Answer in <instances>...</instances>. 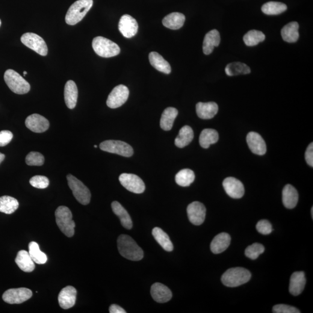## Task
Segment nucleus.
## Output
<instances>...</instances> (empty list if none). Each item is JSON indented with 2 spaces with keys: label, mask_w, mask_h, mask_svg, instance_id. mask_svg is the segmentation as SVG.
<instances>
[{
  "label": "nucleus",
  "mask_w": 313,
  "mask_h": 313,
  "mask_svg": "<svg viewBox=\"0 0 313 313\" xmlns=\"http://www.w3.org/2000/svg\"><path fill=\"white\" fill-rule=\"evenodd\" d=\"M118 250L121 255L132 261H139L143 258V251L128 235L119 236L117 240Z\"/></svg>",
  "instance_id": "nucleus-1"
},
{
  "label": "nucleus",
  "mask_w": 313,
  "mask_h": 313,
  "mask_svg": "<svg viewBox=\"0 0 313 313\" xmlns=\"http://www.w3.org/2000/svg\"><path fill=\"white\" fill-rule=\"evenodd\" d=\"M93 5V0H78L68 10L65 20L67 25H75L86 16Z\"/></svg>",
  "instance_id": "nucleus-2"
},
{
  "label": "nucleus",
  "mask_w": 313,
  "mask_h": 313,
  "mask_svg": "<svg viewBox=\"0 0 313 313\" xmlns=\"http://www.w3.org/2000/svg\"><path fill=\"white\" fill-rule=\"evenodd\" d=\"M251 278L249 270L242 267L229 268L222 276L221 282L228 287H237L249 282Z\"/></svg>",
  "instance_id": "nucleus-3"
},
{
  "label": "nucleus",
  "mask_w": 313,
  "mask_h": 313,
  "mask_svg": "<svg viewBox=\"0 0 313 313\" xmlns=\"http://www.w3.org/2000/svg\"><path fill=\"white\" fill-rule=\"evenodd\" d=\"M56 221L61 232L68 237L75 235L76 224L73 220V215L69 208L60 206L55 211Z\"/></svg>",
  "instance_id": "nucleus-4"
},
{
  "label": "nucleus",
  "mask_w": 313,
  "mask_h": 313,
  "mask_svg": "<svg viewBox=\"0 0 313 313\" xmlns=\"http://www.w3.org/2000/svg\"><path fill=\"white\" fill-rule=\"evenodd\" d=\"M93 48L97 55L103 58L113 57L120 52V48L117 44L101 36L94 38Z\"/></svg>",
  "instance_id": "nucleus-5"
},
{
  "label": "nucleus",
  "mask_w": 313,
  "mask_h": 313,
  "mask_svg": "<svg viewBox=\"0 0 313 313\" xmlns=\"http://www.w3.org/2000/svg\"><path fill=\"white\" fill-rule=\"evenodd\" d=\"M4 80L13 93L19 94H27L31 90V85L18 73L12 69L5 72Z\"/></svg>",
  "instance_id": "nucleus-6"
},
{
  "label": "nucleus",
  "mask_w": 313,
  "mask_h": 313,
  "mask_svg": "<svg viewBox=\"0 0 313 313\" xmlns=\"http://www.w3.org/2000/svg\"><path fill=\"white\" fill-rule=\"evenodd\" d=\"M67 179L68 185L76 199L82 205H88L90 203L91 198L89 189L83 183L71 174L67 175Z\"/></svg>",
  "instance_id": "nucleus-7"
},
{
  "label": "nucleus",
  "mask_w": 313,
  "mask_h": 313,
  "mask_svg": "<svg viewBox=\"0 0 313 313\" xmlns=\"http://www.w3.org/2000/svg\"><path fill=\"white\" fill-rule=\"evenodd\" d=\"M100 149L106 152L114 153L125 157H130L134 154L131 146L121 141L109 140L100 144Z\"/></svg>",
  "instance_id": "nucleus-8"
},
{
  "label": "nucleus",
  "mask_w": 313,
  "mask_h": 313,
  "mask_svg": "<svg viewBox=\"0 0 313 313\" xmlns=\"http://www.w3.org/2000/svg\"><path fill=\"white\" fill-rule=\"evenodd\" d=\"M20 40L25 46L41 56H46L48 54L46 43L40 35L32 32H26L22 35Z\"/></svg>",
  "instance_id": "nucleus-9"
},
{
  "label": "nucleus",
  "mask_w": 313,
  "mask_h": 313,
  "mask_svg": "<svg viewBox=\"0 0 313 313\" xmlns=\"http://www.w3.org/2000/svg\"><path fill=\"white\" fill-rule=\"evenodd\" d=\"M119 181L126 190L136 194H141L145 190V185L140 177L134 174L122 173Z\"/></svg>",
  "instance_id": "nucleus-10"
},
{
  "label": "nucleus",
  "mask_w": 313,
  "mask_h": 313,
  "mask_svg": "<svg viewBox=\"0 0 313 313\" xmlns=\"http://www.w3.org/2000/svg\"><path fill=\"white\" fill-rule=\"evenodd\" d=\"M32 295V291L28 288L10 289L3 294L2 299L9 304H20L31 299Z\"/></svg>",
  "instance_id": "nucleus-11"
},
{
  "label": "nucleus",
  "mask_w": 313,
  "mask_h": 313,
  "mask_svg": "<svg viewBox=\"0 0 313 313\" xmlns=\"http://www.w3.org/2000/svg\"><path fill=\"white\" fill-rule=\"evenodd\" d=\"M129 94L128 88L125 85H118L109 94L106 103L108 107L111 109L120 108L128 100Z\"/></svg>",
  "instance_id": "nucleus-12"
},
{
  "label": "nucleus",
  "mask_w": 313,
  "mask_h": 313,
  "mask_svg": "<svg viewBox=\"0 0 313 313\" xmlns=\"http://www.w3.org/2000/svg\"><path fill=\"white\" fill-rule=\"evenodd\" d=\"M187 212L189 220L194 225H201L205 220L206 208L202 203L194 202L190 203Z\"/></svg>",
  "instance_id": "nucleus-13"
},
{
  "label": "nucleus",
  "mask_w": 313,
  "mask_h": 313,
  "mask_svg": "<svg viewBox=\"0 0 313 313\" xmlns=\"http://www.w3.org/2000/svg\"><path fill=\"white\" fill-rule=\"evenodd\" d=\"M138 23L134 17L129 15H124L121 17L119 23V29L124 37L132 38L137 34L138 31Z\"/></svg>",
  "instance_id": "nucleus-14"
},
{
  "label": "nucleus",
  "mask_w": 313,
  "mask_h": 313,
  "mask_svg": "<svg viewBox=\"0 0 313 313\" xmlns=\"http://www.w3.org/2000/svg\"><path fill=\"white\" fill-rule=\"evenodd\" d=\"M223 187L227 195L233 199H241L244 196L245 190L243 184L233 177H229L224 179Z\"/></svg>",
  "instance_id": "nucleus-15"
},
{
  "label": "nucleus",
  "mask_w": 313,
  "mask_h": 313,
  "mask_svg": "<svg viewBox=\"0 0 313 313\" xmlns=\"http://www.w3.org/2000/svg\"><path fill=\"white\" fill-rule=\"evenodd\" d=\"M25 125L28 129L35 133L46 132L49 127L48 120L38 114H33L28 116L26 119Z\"/></svg>",
  "instance_id": "nucleus-16"
},
{
  "label": "nucleus",
  "mask_w": 313,
  "mask_h": 313,
  "mask_svg": "<svg viewBox=\"0 0 313 313\" xmlns=\"http://www.w3.org/2000/svg\"><path fill=\"white\" fill-rule=\"evenodd\" d=\"M247 141L249 148L254 154L262 156L266 152L265 141L258 133L250 132L247 135Z\"/></svg>",
  "instance_id": "nucleus-17"
},
{
  "label": "nucleus",
  "mask_w": 313,
  "mask_h": 313,
  "mask_svg": "<svg viewBox=\"0 0 313 313\" xmlns=\"http://www.w3.org/2000/svg\"><path fill=\"white\" fill-rule=\"evenodd\" d=\"M77 290L72 286H67L62 289L58 296V302L62 308L69 309L75 306L76 302Z\"/></svg>",
  "instance_id": "nucleus-18"
},
{
  "label": "nucleus",
  "mask_w": 313,
  "mask_h": 313,
  "mask_svg": "<svg viewBox=\"0 0 313 313\" xmlns=\"http://www.w3.org/2000/svg\"><path fill=\"white\" fill-rule=\"evenodd\" d=\"M151 295L153 299L158 303H166L172 299V292L161 283L156 282L152 286Z\"/></svg>",
  "instance_id": "nucleus-19"
},
{
  "label": "nucleus",
  "mask_w": 313,
  "mask_h": 313,
  "mask_svg": "<svg viewBox=\"0 0 313 313\" xmlns=\"http://www.w3.org/2000/svg\"><path fill=\"white\" fill-rule=\"evenodd\" d=\"M306 283L305 273L297 271L292 274L289 283V291L294 296H298L304 290Z\"/></svg>",
  "instance_id": "nucleus-20"
},
{
  "label": "nucleus",
  "mask_w": 313,
  "mask_h": 313,
  "mask_svg": "<svg viewBox=\"0 0 313 313\" xmlns=\"http://www.w3.org/2000/svg\"><path fill=\"white\" fill-rule=\"evenodd\" d=\"M218 106L216 103L211 102L207 103L199 102L196 105L197 116L200 119L209 120L214 118L218 113Z\"/></svg>",
  "instance_id": "nucleus-21"
},
{
  "label": "nucleus",
  "mask_w": 313,
  "mask_h": 313,
  "mask_svg": "<svg viewBox=\"0 0 313 313\" xmlns=\"http://www.w3.org/2000/svg\"><path fill=\"white\" fill-rule=\"evenodd\" d=\"M64 101L67 107L73 109L76 107L78 98V88L75 82L67 81L64 90Z\"/></svg>",
  "instance_id": "nucleus-22"
},
{
  "label": "nucleus",
  "mask_w": 313,
  "mask_h": 313,
  "mask_svg": "<svg viewBox=\"0 0 313 313\" xmlns=\"http://www.w3.org/2000/svg\"><path fill=\"white\" fill-rule=\"evenodd\" d=\"M220 43L219 32L217 30H212L205 35L203 41V54L208 55L213 52L215 47L219 46Z\"/></svg>",
  "instance_id": "nucleus-23"
},
{
  "label": "nucleus",
  "mask_w": 313,
  "mask_h": 313,
  "mask_svg": "<svg viewBox=\"0 0 313 313\" xmlns=\"http://www.w3.org/2000/svg\"><path fill=\"white\" fill-rule=\"evenodd\" d=\"M231 237L226 233H221L213 239L211 243V250L215 254L226 250L230 246Z\"/></svg>",
  "instance_id": "nucleus-24"
},
{
  "label": "nucleus",
  "mask_w": 313,
  "mask_h": 313,
  "mask_svg": "<svg viewBox=\"0 0 313 313\" xmlns=\"http://www.w3.org/2000/svg\"><path fill=\"white\" fill-rule=\"evenodd\" d=\"M299 196L297 189L291 185H286L282 190V203L288 209H293L297 206Z\"/></svg>",
  "instance_id": "nucleus-25"
},
{
  "label": "nucleus",
  "mask_w": 313,
  "mask_h": 313,
  "mask_svg": "<svg viewBox=\"0 0 313 313\" xmlns=\"http://www.w3.org/2000/svg\"><path fill=\"white\" fill-rule=\"evenodd\" d=\"M16 262L22 271L30 273L35 268L34 262L32 261L30 254L28 251L21 250L17 254Z\"/></svg>",
  "instance_id": "nucleus-26"
},
{
  "label": "nucleus",
  "mask_w": 313,
  "mask_h": 313,
  "mask_svg": "<svg viewBox=\"0 0 313 313\" xmlns=\"http://www.w3.org/2000/svg\"><path fill=\"white\" fill-rule=\"evenodd\" d=\"M186 17L184 14L172 13L168 15L162 20V24L171 30H178L184 26Z\"/></svg>",
  "instance_id": "nucleus-27"
},
{
  "label": "nucleus",
  "mask_w": 313,
  "mask_h": 313,
  "mask_svg": "<svg viewBox=\"0 0 313 313\" xmlns=\"http://www.w3.org/2000/svg\"><path fill=\"white\" fill-rule=\"evenodd\" d=\"M299 26L297 22H292L286 25L282 30V39L289 43L297 42L299 37Z\"/></svg>",
  "instance_id": "nucleus-28"
},
{
  "label": "nucleus",
  "mask_w": 313,
  "mask_h": 313,
  "mask_svg": "<svg viewBox=\"0 0 313 313\" xmlns=\"http://www.w3.org/2000/svg\"><path fill=\"white\" fill-rule=\"evenodd\" d=\"M111 208L114 213L119 218L123 226L126 229H132L133 224L131 218L122 204L119 202H114L111 203Z\"/></svg>",
  "instance_id": "nucleus-29"
},
{
  "label": "nucleus",
  "mask_w": 313,
  "mask_h": 313,
  "mask_svg": "<svg viewBox=\"0 0 313 313\" xmlns=\"http://www.w3.org/2000/svg\"><path fill=\"white\" fill-rule=\"evenodd\" d=\"M149 61L152 66L159 72L165 74L171 73V67L169 63L164 58L156 52H150L149 55Z\"/></svg>",
  "instance_id": "nucleus-30"
},
{
  "label": "nucleus",
  "mask_w": 313,
  "mask_h": 313,
  "mask_svg": "<svg viewBox=\"0 0 313 313\" xmlns=\"http://www.w3.org/2000/svg\"><path fill=\"white\" fill-rule=\"evenodd\" d=\"M193 138V129L190 126L185 125L180 130L179 135L175 139V145L179 148H184L191 142Z\"/></svg>",
  "instance_id": "nucleus-31"
},
{
  "label": "nucleus",
  "mask_w": 313,
  "mask_h": 313,
  "mask_svg": "<svg viewBox=\"0 0 313 313\" xmlns=\"http://www.w3.org/2000/svg\"><path fill=\"white\" fill-rule=\"evenodd\" d=\"M178 114V111L175 108H168L165 109L160 120L161 128L164 131H170L172 129L174 121Z\"/></svg>",
  "instance_id": "nucleus-32"
},
{
  "label": "nucleus",
  "mask_w": 313,
  "mask_h": 313,
  "mask_svg": "<svg viewBox=\"0 0 313 313\" xmlns=\"http://www.w3.org/2000/svg\"><path fill=\"white\" fill-rule=\"evenodd\" d=\"M219 140V134L214 129H204L201 133L199 142L200 146L204 149L209 148L211 144H215Z\"/></svg>",
  "instance_id": "nucleus-33"
},
{
  "label": "nucleus",
  "mask_w": 313,
  "mask_h": 313,
  "mask_svg": "<svg viewBox=\"0 0 313 313\" xmlns=\"http://www.w3.org/2000/svg\"><path fill=\"white\" fill-rule=\"evenodd\" d=\"M152 235L157 243L160 245L162 249L171 252L173 250V246L169 236L159 227H155L153 229Z\"/></svg>",
  "instance_id": "nucleus-34"
},
{
  "label": "nucleus",
  "mask_w": 313,
  "mask_h": 313,
  "mask_svg": "<svg viewBox=\"0 0 313 313\" xmlns=\"http://www.w3.org/2000/svg\"><path fill=\"white\" fill-rule=\"evenodd\" d=\"M19 207V203L16 199L8 196L0 197V212L6 214H12Z\"/></svg>",
  "instance_id": "nucleus-35"
},
{
  "label": "nucleus",
  "mask_w": 313,
  "mask_h": 313,
  "mask_svg": "<svg viewBox=\"0 0 313 313\" xmlns=\"http://www.w3.org/2000/svg\"><path fill=\"white\" fill-rule=\"evenodd\" d=\"M286 10L287 6L280 2H267L262 7L263 13L268 16H277L283 13Z\"/></svg>",
  "instance_id": "nucleus-36"
},
{
  "label": "nucleus",
  "mask_w": 313,
  "mask_h": 313,
  "mask_svg": "<svg viewBox=\"0 0 313 313\" xmlns=\"http://www.w3.org/2000/svg\"><path fill=\"white\" fill-rule=\"evenodd\" d=\"M225 72L229 76L247 75L250 73V69L249 66L244 63H233L227 65Z\"/></svg>",
  "instance_id": "nucleus-37"
},
{
  "label": "nucleus",
  "mask_w": 313,
  "mask_h": 313,
  "mask_svg": "<svg viewBox=\"0 0 313 313\" xmlns=\"http://www.w3.org/2000/svg\"><path fill=\"white\" fill-rule=\"evenodd\" d=\"M194 179L195 174L193 171L189 169L180 171L175 176L176 184L182 187H189Z\"/></svg>",
  "instance_id": "nucleus-38"
},
{
  "label": "nucleus",
  "mask_w": 313,
  "mask_h": 313,
  "mask_svg": "<svg viewBox=\"0 0 313 313\" xmlns=\"http://www.w3.org/2000/svg\"><path fill=\"white\" fill-rule=\"evenodd\" d=\"M29 253L35 264L39 265L46 264L47 261V256L45 253L41 252L39 246L37 243L32 241L29 243Z\"/></svg>",
  "instance_id": "nucleus-39"
},
{
  "label": "nucleus",
  "mask_w": 313,
  "mask_h": 313,
  "mask_svg": "<svg viewBox=\"0 0 313 313\" xmlns=\"http://www.w3.org/2000/svg\"><path fill=\"white\" fill-rule=\"evenodd\" d=\"M265 40V35L264 32L256 31H250L245 34L243 40L246 45L249 47H253L258 45L260 43L263 42Z\"/></svg>",
  "instance_id": "nucleus-40"
},
{
  "label": "nucleus",
  "mask_w": 313,
  "mask_h": 313,
  "mask_svg": "<svg viewBox=\"0 0 313 313\" xmlns=\"http://www.w3.org/2000/svg\"><path fill=\"white\" fill-rule=\"evenodd\" d=\"M264 252L265 247L262 244L254 243L247 248L246 251H245V254L248 258L255 260Z\"/></svg>",
  "instance_id": "nucleus-41"
},
{
  "label": "nucleus",
  "mask_w": 313,
  "mask_h": 313,
  "mask_svg": "<svg viewBox=\"0 0 313 313\" xmlns=\"http://www.w3.org/2000/svg\"><path fill=\"white\" fill-rule=\"evenodd\" d=\"M44 156L38 152L29 153L26 157V163L30 166H41L44 164Z\"/></svg>",
  "instance_id": "nucleus-42"
},
{
  "label": "nucleus",
  "mask_w": 313,
  "mask_h": 313,
  "mask_svg": "<svg viewBox=\"0 0 313 313\" xmlns=\"http://www.w3.org/2000/svg\"><path fill=\"white\" fill-rule=\"evenodd\" d=\"M31 185L35 188L44 189L48 187L49 181L46 176L37 175L32 177L30 180Z\"/></svg>",
  "instance_id": "nucleus-43"
},
{
  "label": "nucleus",
  "mask_w": 313,
  "mask_h": 313,
  "mask_svg": "<svg viewBox=\"0 0 313 313\" xmlns=\"http://www.w3.org/2000/svg\"><path fill=\"white\" fill-rule=\"evenodd\" d=\"M256 230L262 235H267L273 231L272 226L267 220H261L256 224Z\"/></svg>",
  "instance_id": "nucleus-44"
},
{
  "label": "nucleus",
  "mask_w": 313,
  "mask_h": 313,
  "mask_svg": "<svg viewBox=\"0 0 313 313\" xmlns=\"http://www.w3.org/2000/svg\"><path fill=\"white\" fill-rule=\"evenodd\" d=\"M274 313H300V312L295 307L286 305H277L273 308Z\"/></svg>",
  "instance_id": "nucleus-45"
},
{
  "label": "nucleus",
  "mask_w": 313,
  "mask_h": 313,
  "mask_svg": "<svg viewBox=\"0 0 313 313\" xmlns=\"http://www.w3.org/2000/svg\"><path fill=\"white\" fill-rule=\"evenodd\" d=\"M13 138V134L10 131H2L0 132V147L7 146L11 142Z\"/></svg>",
  "instance_id": "nucleus-46"
},
{
  "label": "nucleus",
  "mask_w": 313,
  "mask_h": 313,
  "mask_svg": "<svg viewBox=\"0 0 313 313\" xmlns=\"http://www.w3.org/2000/svg\"><path fill=\"white\" fill-rule=\"evenodd\" d=\"M305 159L310 166L313 167V143L309 144L305 153Z\"/></svg>",
  "instance_id": "nucleus-47"
},
{
  "label": "nucleus",
  "mask_w": 313,
  "mask_h": 313,
  "mask_svg": "<svg viewBox=\"0 0 313 313\" xmlns=\"http://www.w3.org/2000/svg\"><path fill=\"white\" fill-rule=\"evenodd\" d=\"M109 312L110 313H126L125 309L122 307L117 305H111L109 308Z\"/></svg>",
  "instance_id": "nucleus-48"
},
{
  "label": "nucleus",
  "mask_w": 313,
  "mask_h": 313,
  "mask_svg": "<svg viewBox=\"0 0 313 313\" xmlns=\"http://www.w3.org/2000/svg\"><path fill=\"white\" fill-rule=\"evenodd\" d=\"M4 158L5 155L4 154H2V153H0V164H1V162L4 161Z\"/></svg>",
  "instance_id": "nucleus-49"
},
{
  "label": "nucleus",
  "mask_w": 313,
  "mask_h": 313,
  "mask_svg": "<svg viewBox=\"0 0 313 313\" xmlns=\"http://www.w3.org/2000/svg\"><path fill=\"white\" fill-rule=\"evenodd\" d=\"M312 217L313 218V208H312Z\"/></svg>",
  "instance_id": "nucleus-50"
},
{
  "label": "nucleus",
  "mask_w": 313,
  "mask_h": 313,
  "mask_svg": "<svg viewBox=\"0 0 313 313\" xmlns=\"http://www.w3.org/2000/svg\"><path fill=\"white\" fill-rule=\"evenodd\" d=\"M23 74H24V75L25 76V75H27L28 73H27V72H24V73H23Z\"/></svg>",
  "instance_id": "nucleus-51"
},
{
  "label": "nucleus",
  "mask_w": 313,
  "mask_h": 313,
  "mask_svg": "<svg viewBox=\"0 0 313 313\" xmlns=\"http://www.w3.org/2000/svg\"><path fill=\"white\" fill-rule=\"evenodd\" d=\"M1 19H0V26H1Z\"/></svg>",
  "instance_id": "nucleus-52"
},
{
  "label": "nucleus",
  "mask_w": 313,
  "mask_h": 313,
  "mask_svg": "<svg viewBox=\"0 0 313 313\" xmlns=\"http://www.w3.org/2000/svg\"><path fill=\"white\" fill-rule=\"evenodd\" d=\"M94 147H95V148H97V146L96 145H94Z\"/></svg>",
  "instance_id": "nucleus-53"
}]
</instances>
